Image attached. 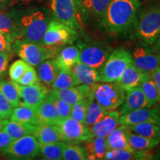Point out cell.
I'll return each mask as SVG.
<instances>
[{"label": "cell", "instance_id": "obj_1", "mask_svg": "<svg viewBox=\"0 0 160 160\" xmlns=\"http://www.w3.org/2000/svg\"><path fill=\"white\" fill-rule=\"evenodd\" d=\"M139 0H112L103 17V25L109 32L128 31L137 19Z\"/></svg>", "mask_w": 160, "mask_h": 160}, {"label": "cell", "instance_id": "obj_2", "mask_svg": "<svg viewBox=\"0 0 160 160\" xmlns=\"http://www.w3.org/2000/svg\"><path fill=\"white\" fill-rule=\"evenodd\" d=\"M48 23L43 12L40 11L26 14L21 19L15 39L42 45Z\"/></svg>", "mask_w": 160, "mask_h": 160}, {"label": "cell", "instance_id": "obj_3", "mask_svg": "<svg viewBox=\"0 0 160 160\" xmlns=\"http://www.w3.org/2000/svg\"><path fill=\"white\" fill-rule=\"evenodd\" d=\"M12 49L18 57L33 67L38 66L46 59L54 58L59 51V48L15 39Z\"/></svg>", "mask_w": 160, "mask_h": 160}, {"label": "cell", "instance_id": "obj_4", "mask_svg": "<svg viewBox=\"0 0 160 160\" xmlns=\"http://www.w3.org/2000/svg\"><path fill=\"white\" fill-rule=\"evenodd\" d=\"M131 63L132 57L129 51L122 48L115 49L110 53L105 62L99 69L100 82H117Z\"/></svg>", "mask_w": 160, "mask_h": 160}, {"label": "cell", "instance_id": "obj_5", "mask_svg": "<svg viewBox=\"0 0 160 160\" xmlns=\"http://www.w3.org/2000/svg\"><path fill=\"white\" fill-rule=\"evenodd\" d=\"M136 35L151 45L160 37V7L150 8L141 13L135 23Z\"/></svg>", "mask_w": 160, "mask_h": 160}, {"label": "cell", "instance_id": "obj_6", "mask_svg": "<svg viewBox=\"0 0 160 160\" xmlns=\"http://www.w3.org/2000/svg\"><path fill=\"white\" fill-rule=\"evenodd\" d=\"M92 94L94 99L107 111L116 110L123 102L125 91L114 82L97 83L92 86Z\"/></svg>", "mask_w": 160, "mask_h": 160}, {"label": "cell", "instance_id": "obj_7", "mask_svg": "<svg viewBox=\"0 0 160 160\" xmlns=\"http://www.w3.org/2000/svg\"><path fill=\"white\" fill-rule=\"evenodd\" d=\"M77 37L78 33L76 30L53 19L48 23L42 45L59 48L65 45L73 44Z\"/></svg>", "mask_w": 160, "mask_h": 160}, {"label": "cell", "instance_id": "obj_8", "mask_svg": "<svg viewBox=\"0 0 160 160\" xmlns=\"http://www.w3.org/2000/svg\"><path fill=\"white\" fill-rule=\"evenodd\" d=\"M77 46L80 51V62L98 70L105 62L111 51L109 47L96 42H80Z\"/></svg>", "mask_w": 160, "mask_h": 160}, {"label": "cell", "instance_id": "obj_9", "mask_svg": "<svg viewBox=\"0 0 160 160\" xmlns=\"http://www.w3.org/2000/svg\"><path fill=\"white\" fill-rule=\"evenodd\" d=\"M51 8L54 20L76 31L81 28L78 18L79 10L73 0H51Z\"/></svg>", "mask_w": 160, "mask_h": 160}, {"label": "cell", "instance_id": "obj_10", "mask_svg": "<svg viewBox=\"0 0 160 160\" xmlns=\"http://www.w3.org/2000/svg\"><path fill=\"white\" fill-rule=\"evenodd\" d=\"M63 142L77 143L85 142L93 137L90 128L85 123L77 121L71 117L62 120L58 125Z\"/></svg>", "mask_w": 160, "mask_h": 160}, {"label": "cell", "instance_id": "obj_11", "mask_svg": "<svg viewBox=\"0 0 160 160\" xmlns=\"http://www.w3.org/2000/svg\"><path fill=\"white\" fill-rule=\"evenodd\" d=\"M40 153V145L33 135L16 139L5 156L13 159H31Z\"/></svg>", "mask_w": 160, "mask_h": 160}, {"label": "cell", "instance_id": "obj_12", "mask_svg": "<svg viewBox=\"0 0 160 160\" xmlns=\"http://www.w3.org/2000/svg\"><path fill=\"white\" fill-rule=\"evenodd\" d=\"M131 54L132 63L146 75L151 77L153 72L160 67L158 55L146 44L137 46Z\"/></svg>", "mask_w": 160, "mask_h": 160}, {"label": "cell", "instance_id": "obj_13", "mask_svg": "<svg viewBox=\"0 0 160 160\" xmlns=\"http://www.w3.org/2000/svg\"><path fill=\"white\" fill-rule=\"evenodd\" d=\"M21 105L37 109L49 93V90L41 81L31 85H19Z\"/></svg>", "mask_w": 160, "mask_h": 160}, {"label": "cell", "instance_id": "obj_14", "mask_svg": "<svg viewBox=\"0 0 160 160\" xmlns=\"http://www.w3.org/2000/svg\"><path fill=\"white\" fill-rule=\"evenodd\" d=\"M160 115L159 106L143 108L129 112L120 116L121 125H131L142 122H152L157 124Z\"/></svg>", "mask_w": 160, "mask_h": 160}, {"label": "cell", "instance_id": "obj_15", "mask_svg": "<svg viewBox=\"0 0 160 160\" xmlns=\"http://www.w3.org/2000/svg\"><path fill=\"white\" fill-rule=\"evenodd\" d=\"M120 116H121V113L119 111H116V110L109 111L102 119H100L95 125L89 128L92 136L107 137L118 126L121 125L119 120Z\"/></svg>", "mask_w": 160, "mask_h": 160}, {"label": "cell", "instance_id": "obj_16", "mask_svg": "<svg viewBox=\"0 0 160 160\" xmlns=\"http://www.w3.org/2000/svg\"><path fill=\"white\" fill-rule=\"evenodd\" d=\"M49 93L73 105L79 100L88 97L91 95L92 93V86L78 85L62 89L52 88L51 91H49Z\"/></svg>", "mask_w": 160, "mask_h": 160}, {"label": "cell", "instance_id": "obj_17", "mask_svg": "<svg viewBox=\"0 0 160 160\" xmlns=\"http://www.w3.org/2000/svg\"><path fill=\"white\" fill-rule=\"evenodd\" d=\"M119 107V111L121 115L125 114L134 110L148 107L147 99L140 86L126 91L125 99Z\"/></svg>", "mask_w": 160, "mask_h": 160}, {"label": "cell", "instance_id": "obj_18", "mask_svg": "<svg viewBox=\"0 0 160 160\" xmlns=\"http://www.w3.org/2000/svg\"><path fill=\"white\" fill-rule=\"evenodd\" d=\"M38 119L41 125H58L61 122L59 113L54 102L48 93L44 101L36 109Z\"/></svg>", "mask_w": 160, "mask_h": 160}, {"label": "cell", "instance_id": "obj_19", "mask_svg": "<svg viewBox=\"0 0 160 160\" xmlns=\"http://www.w3.org/2000/svg\"><path fill=\"white\" fill-rule=\"evenodd\" d=\"M149 77H151L145 74L133 63H131L126 68L122 77L117 82L126 92L133 88L139 86L144 80Z\"/></svg>", "mask_w": 160, "mask_h": 160}, {"label": "cell", "instance_id": "obj_20", "mask_svg": "<svg viewBox=\"0 0 160 160\" xmlns=\"http://www.w3.org/2000/svg\"><path fill=\"white\" fill-rule=\"evenodd\" d=\"M79 85L93 86L100 82L99 70L79 62L71 69Z\"/></svg>", "mask_w": 160, "mask_h": 160}, {"label": "cell", "instance_id": "obj_21", "mask_svg": "<svg viewBox=\"0 0 160 160\" xmlns=\"http://www.w3.org/2000/svg\"><path fill=\"white\" fill-rule=\"evenodd\" d=\"M56 63L60 70H71L80 62V51L77 45L66 46L58 52L54 57Z\"/></svg>", "mask_w": 160, "mask_h": 160}, {"label": "cell", "instance_id": "obj_22", "mask_svg": "<svg viewBox=\"0 0 160 160\" xmlns=\"http://www.w3.org/2000/svg\"><path fill=\"white\" fill-rule=\"evenodd\" d=\"M108 149H125L135 151L130 146L128 141L126 126L120 125L112 133L106 137Z\"/></svg>", "mask_w": 160, "mask_h": 160}, {"label": "cell", "instance_id": "obj_23", "mask_svg": "<svg viewBox=\"0 0 160 160\" xmlns=\"http://www.w3.org/2000/svg\"><path fill=\"white\" fill-rule=\"evenodd\" d=\"M33 136L40 145L62 141L59 126L55 125H37Z\"/></svg>", "mask_w": 160, "mask_h": 160}, {"label": "cell", "instance_id": "obj_24", "mask_svg": "<svg viewBox=\"0 0 160 160\" xmlns=\"http://www.w3.org/2000/svg\"><path fill=\"white\" fill-rule=\"evenodd\" d=\"M83 142L87 159H103L108 150L105 137H93Z\"/></svg>", "mask_w": 160, "mask_h": 160}, {"label": "cell", "instance_id": "obj_25", "mask_svg": "<svg viewBox=\"0 0 160 160\" xmlns=\"http://www.w3.org/2000/svg\"><path fill=\"white\" fill-rule=\"evenodd\" d=\"M153 156L150 151H130L125 149H108L103 159L106 160H133L151 159Z\"/></svg>", "mask_w": 160, "mask_h": 160}, {"label": "cell", "instance_id": "obj_26", "mask_svg": "<svg viewBox=\"0 0 160 160\" xmlns=\"http://www.w3.org/2000/svg\"><path fill=\"white\" fill-rule=\"evenodd\" d=\"M59 71L60 69L56 63L54 59H48L38 65L37 74L39 81L45 85L51 86Z\"/></svg>", "mask_w": 160, "mask_h": 160}, {"label": "cell", "instance_id": "obj_27", "mask_svg": "<svg viewBox=\"0 0 160 160\" xmlns=\"http://www.w3.org/2000/svg\"><path fill=\"white\" fill-rule=\"evenodd\" d=\"M37 126L33 124L7 119L2 130L8 132L13 140H16L25 136L34 134Z\"/></svg>", "mask_w": 160, "mask_h": 160}, {"label": "cell", "instance_id": "obj_28", "mask_svg": "<svg viewBox=\"0 0 160 160\" xmlns=\"http://www.w3.org/2000/svg\"><path fill=\"white\" fill-rule=\"evenodd\" d=\"M126 126V125H125ZM127 129L128 141L131 147L137 151H146L153 149L160 143V139H150L131 133Z\"/></svg>", "mask_w": 160, "mask_h": 160}, {"label": "cell", "instance_id": "obj_29", "mask_svg": "<svg viewBox=\"0 0 160 160\" xmlns=\"http://www.w3.org/2000/svg\"><path fill=\"white\" fill-rule=\"evenodd\" d=\"M88 107L87 113L85 119V125L88 128H91V126L97 123L100 119L106 115V113L108 111L103 108L99 103L94 99L92 93L88 97Z\"/></svg>", "mask_w": 160, "mask_h": 160}, {"label": "cell", "instance_id": "obj_30", "mask_svg": "<svg viewBox=\"0 0 160 160\" xmlns=\"http://www.w3.org/2000/svg\"><path fill=\"white\" fill-rule=\"evenodd\" d=\"M10 119L20 122L40 125L36 109L25 105H19L14 108Z\"/></svg>", "mask_w": 160, "mask_h": 160}, {"label": "cell", "instance_id": "obj_31", "mask_svg": "<svg viewBox=\"0 0 160 160\" xmlns=\"http://www.w3.org/2000/svg\"><path fill=\"white\" fill-rule=\"evenodd\" d=\"M126 126L131 133L150 139H160V129L157 124L146 122Z\"/></svg>", "mask_w": 160, "mask_h": 160}, {"label": "cell", "instance_id": "obj_32", "mask_svg": "<svg viewBox=\"0 0 160 160\" xmlns=\"http://www.w3.org/2000/svg\"><path fill=\"white\" fill-rule=\"evenodd\" d=\"M65 142L62 141L40 145V153L44 159L50 160L62 159L63 150Z\"/></svg>", "mask_w": 160, "mask_h": 160}, {"label": "cell", "instance_id": "obj_33", "mask_svg": "<svg viewBox=\"0 0 160 160\" xmlns=\"http://www.w3.org/2000/svg\"><path fill=\"white\" fill-rule=\"evenodd\" d=\"M112 0H82V8L91 14L103 18Z\"/></svg>", "mask_w": 160, "mask_h": 160}, {"label": "cell", "instance_id": "obj_34", "mask_svg": "<svg viewBox=\"0 0 160 160\" xmlns=\"http://www.w3.org/2000/svg\"><path fill=\"white\" fill-rule=\"evenodd\" d=\"M79 85L71 70H60L51 87L53 89H62Z\"/></svg>", "mask_w": 160, "mask_h": 160}, {"label": "cell", "instance_id": "obj_35", "mask_svg": "<svg viewBox=\"0 0 160 160\" xmlns=\"http://www.w3.org/2000/svg\"><path fill=\"white\" fill-rule=\"evenodd\" d=\"M147 99L148 107L156 105L159 101V93L151 77L148 78L139 85Z\"/></svg>", "mask_w": 160, "mask_h": 160}, {"label": "cell", "instance_id": "obj_36", "mask_svg": "<svg viewBox=\"0 0 160 160\" xmlns=\"http://www.w3.org/2000/svg\"><path fill=\"white\" fill-rule=\"evenodd\" d=\"M62 159L65 160H85L87 159V153L85 148L75 143H66L63 150Z\"/></svg>", "mask_w": 160, "mask_h": 160}, {"label": "cell", "instance_id": "obj_37", "mask_svg": "<svg viewBox=\"0 0 160 160\" xmlns=\"http://www.w3.org/2000/svg\"><path fill=\"white\" fill-rule=\"evenodd\" d=\"M88 97L84 98L79 100V102L73 104L71 107V117L73 119H77V121L83 122H85V119L87 113L88 107Z\"/></svg>", "mask_w": 160, "mask_h": 160}, {"label": "cell", "instance_id": "obj_38", "mask_svg": "<svg viewBox=\"0 0 160 160\" xmlns=\"http://www.w3.org/2000/svg\"><path fill=\"white\" fill-rule=\"evenodd\" d=\"M18 26L11 17L0 11V31L10 33L15 39L18 31Z\"/></svg>", "mask_w": 160, "mask_h": 160}, {"label": "cell", "instance_id": "obj_39", "mask_svg": "<svg viewBox=\"0 0 160 160\" xmlns=\"http://www.w3.org/2000/svg\"><path fill=\"white\" fill-rule=\"evenodd\" d=\"M29 64L23 59H18L11 65L9 68V76L13 82H18L20 78L22 77Z\"/></svg>", "mask_w": 160, "mask_h": 160}, {"label": "cell", "instance_id": "obj_40", "mask_svg": "<svg viewBox=\"0 0 160 160\" xmlns=\"http://www.w3.org/2000/svg\"><path fill=\"white\" fill-rule=\"evenodd\" d=\"M49 94L51 96L53 102H54L56 107H57L58 113H59V117L61 120H63L66 119V118L71 117L72 105H70L69 103H68L67 102L54 97V96L51 94L50 93Z\"/></svg>", "mask_w": 160, "mask_h": 160}, {"label": "cell", "instance_id": "obj_41", "mask_svg": "<svg viewBox=\"0 0 160 160\" xmlns=\"http://www.w3.org/2000/svg\"><path fill=\"white\" fill-rule=\"evenodd\" d=\"M38 81H39V77H38L37 71L33 68V66L29 65L22 77L20 78L17 83L20 85L28 86L33 85Z\"/></svg>", "mask_w": 160, "mask_h": 160}, {"label": "cell", "instance_id": "obj_42", "mask_svg": "<svg viewBox=\"0 0 160 160\" xmlns=\"http://www.w3.org/2000/svg\"><path fill=\"white\" fill-rule=\"evenodd\" d=\"M14 108L11 105L10 102L0 91V119H10Z\"/></svg>", "mask_w": 160, "mask_h": 160}, {"label": "cell", "instance_id": "obj_43", "mask_svg": "<svg viewBox=\"0 0 160 160\" xmlns=\"http://www.w3.org/2000/svg\"><path fill=\"white\" fill-rule=\"evenodd\" d=\"M14 39L11 34L0 31V53L5 52L11 55L12 53L11 45Z\"/></svg>", "mask_w": 160, "mask_h": 160}, {"label": "cell", "instance_id": "obj_44", "mask_svg": "<svg viewBox=\"0 0 160 160\" xmlns=\"http://www.w3.org/2000/svg\"><path fill=\"white\" fill-rule=\"evenodd\" d=\"M13 141L14 140L8 134V132L4 130H1L0 131V153L5 156L7 154Z\"/></svg>", "mask_w": 160, "mask_h": 160}, {"label": "cell", "instance_id": "obj_45", "mask_svg": "<svg viewBox=\"0 0 160 160\" xmlns=\"http://www.w3.org/2000/svg\"><path fill=\"white\" fill-rule=\"evenodd\" d=\"M9 55L8 53H0V77H4L7 73L8 65L9 62Z\"/></svg>", "mask_w": 160, "mask_h": 160}, {"label": "cell", "instance_id": "obj_46", "mask_svg": "<svg viewBox=\"0 0 160 160\" xmlns=\"http://www.w3.org/2000/svg\"><path fill=\"white\" fill-rule=\"evenodd\" d=\"M152 80L154 82L156 87L159 91V99H160V67L158 68L153 72L151 76Z\"/></svg>", "mask_w": 160, "mask_h": 160}, {"label": "cell", "instance_id": "obj_47", "mask_svg": "<svg viewBox=\"0 0 160 160\" xmlns=\"http://www.w3.org/2000/svg\"><path fill=\"white\" fill-rule=\"evenodd\" d=\"M34 0H10L8 7L13 6H22L30 4Z\"/></svg>", "mask_w": 160, "mask_h": 160}, {"label": "cell", "instance_id": "obj_48", "mask_svg": "<svg viewBox=\"0 0 160 160\" xmlns=\"http://www.w3.org/2000/svg\"><path fill=\"white\" fill-rule=\"evenodd\" d=\"M10 0H0V10H5L9 6Z\"/></svg>", "mask_w": 160, "mask_h": 160}, {"label": "cell", "instance_id": "obj_49", "mask_svg": "<svg viewBox=\"0 0 160 160\" xmlns=\"http://www.w3.org/2000/svg\"><path fill=\"white\" fill-rule=\"evenodd\" d=\"M73 2L77 6L78 10L82 8V0H73Z\"/></svg>", "mask_w": 160, "mask_h": 160}, {"label": "cell", "instance_id": "obj_50", "mask_svg": "<svg viewBox=\"0 0 160 160\" xmlns=\"http://www.w3.org/2000/svg\"><path fill=\"white\" fill-rule=\"evenodd\" d=\"M6 120H7V119H0V131L3 129L4 126H5V125Z\"/></svg>", "mask_w": 160, "mask_h": 160}, {"label": "cell", "instance_id": "obj_51", "mask_svg": "<svg viewBox=\"0 0 160 160\" xmlns=\"http://www.w3.org/2000/svg\"><path fill=\"white\" fill-rule=\"evenodd\" d=\"M159 108H160V102H159ZM158 126H159V129H160V115H159V121H158V123H157Z\"/></svg>", "mask_w": 160, "mask_h": 160}, {"label": "cell", "instance_id": "obj_52", "mask_svg": "<svg viewBox=\"0 0 160 160\" xmlns=\"http://www.w3.org/2000/svg\"><path fill=\"white\" fill-rule=\"evenodd\" d=\"M157 45H158V47H159V48L160 49V37H159V39H158V42H157Z\"/></svg>", "mask_w": 160, "mask_h": 160}, {"label": "cell", "instance_id": "obj_53", "mask_svg": "<svg viewBox=\"0 0 160 160\" xmlns=\"http://www.w3.org/2000/svg\"><path fill=\"white\" fill-rule=\"evenodd\" d=\"M158 57H159V66H160V49H159V54H158Z\"/></svg>", "mask_w": 160, "mask_h": 160}, {"label": "cell", "instance_id": "obj_54", "mask_svg": "<svg viewBox=\"0 0 160 160\" xmlns=\"http://www.w3.org/2000/svg\"><path fill=\"white\" fill-rule=\"evenodd\" d=\"M159 102H160V99H159Z\"/></svg>", "mask_w": 160, "mask_h": 160}]
</instances>
